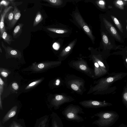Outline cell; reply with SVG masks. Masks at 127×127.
Wrapping results in <instances>:
<instances>
[{
	"mask_svg": "<svg viewBox=\"0 0 127 127\" xmlns=\"http://www.w3.org/2000/svg\"><path fill=\"white\" fill-rule=\"evenodd\" d=\"M101 125L103 127H108L112 126L118 120L119 115L116 112L110 111L101 114Z\"/></svg>",
	"mask_w": 127,
	"mask_h": 127,
	"instance_id": "obj_1",
	"label": "cell"
},
{
	"mask_svg": "<svg viewBox=\"0 0 127 127\" xmlns=\"http://www.w3.org/2000/svg\"><path fill=\"white\" fill-rule=\"evenodd\" d=\"M1 43L2 46L4 49L7 56L15 58H21V53L19 50L8 46H6L2 41L1 42Z\"/></svg>",
	"mask_w": 127,
	"mask_h": 127,
	"instance_id": "obj_2",
	"label": "cell"
},
{
	"mask_svg": "<svg viewBox=\"0 0 127 127\" xmlns=\"http://www.w3.org/2000/svg\"><path fill=\"white\" fill-rule=\"evenodd\" d=\"M11 6L6 7L0 14V36L1 37L3 33L6 31L4 24V20L7 13L12 9Z\"/></svg>",
	"mask_w": 127,
	"mask_h": 127,
	"instance_id": "obj_3",
	"label": "cell"
},
{
	"mask_svg": "<svg viewBox=\"0 0 127 127\" xmlns=\"http://www.w3.org/2000/svg\"><path fill=\"white\" fill-rule=\"evenodd\" d=\"M75 17L76 21L78 22L81 27L91 38L93 39V37L92 32L86 24L85 23L82 18L79 14L76 13L75 15Z\"/></svg>",
	"mask_w": 127,
	"mask_h": 127,
	"instance_id": "obj_4",
	"label": "cell"
},
{
	"mask_svg": "<svg viewBox=\"0 0 127 127\" xmlns=\"http://www.w3.org/2000/svg\"><path fill=\"white\" fill-rule=\"evenodd\" d=\"M103 21L106 28L110 33L117 40L120 41L121 37L112 24L105 19H103Z\"/></svg>",
	"mask_w": 127,
	"mask_h": 127,
	"instance_id": "obj_5",
	"label": "cell"
},
{
	"mask_svg": "<svg viewBox=\"0 0 127 127\" xmlns=\"http://www.w3.org/2000/svg\"><path fill=\"white\" fill-rule=\"evenodd\" d=\"M14 16L12 21L9 24V29L13 28L21 16L20 11L15 6H14L13 10Z\"/></svg>",
	"mask_w": 127,
	"mask_h": 127,
	"instance_id": "obj_6",
	"label": "cell"
},
{
	"mask_svg": "<svg viewBox=\"0 0 127 127\" xmlns=\"http://www.w3.org/2000/svg\"><path fill=\"white\" fill-rule=\"evenodd\" d=\"M24 24L22 23H19L14 29L12 33L13 37L14 38L18 37L22 32V28Z\"/></svg>",
	"mask_w": 127,
	"mask_h": 127,
	"instance_id": "obj_7",
	"label": "cell"
},
{
	"mask_svg": "<svg viewBox=\"0 0 127 127\" xmlns=\"http://www.w3.org/2000/svg\"><path fill=\"white\" fill-rule=\"evenodd\" d=\"M17 106H15L13 107L6 115L3 119V123H4L10 118L14 116L16 114Z\"/></svg>",
	"mask_w": 127,
	"mask_h": 127,
	"instance_id": "obj_8",
	"label": "cell"
},
{
	"mask_svg": "<svg viewBox=\"0 0 127 127\" xmlns=\"http://www.w3.org/2000/svg\"><path fill=\"white\" fill-rule=\"evenodd\" d=\"M1 37L3 39L5 42L9 45H10L11 42L13 41L11 36L7 33L6 31H4Z\"/></svg>",
	"mask_w": 127,
	"mask_h": 127,
	"instance_id": "obj_9",
	"label": "cell"
},
{
	"mask_svg": "<svg viewBox=\"0 0 127 127\" xmlns=\"http://www.w3.org/2000/svg\"><path fill=\"white\" fill-rule=\"evenodd\" d=\"M43 17L40 12L38 11L35 18L33 23V27L36 26L43 20Z\"/></svg>",
	"mask_w": 127,
	"mask_h": 127,
	"instance_id": "obj_10",
	"label": "cell"
},
{
	"mask_svg": "<svg viewBox=\"0 0 127 127\" xmlns=\"http://www.w3.org/2000/svg\"><path fill=\"white\" fill-rule=\"evenodd\" d=\"M127 0H118L115 1L114 3L115 6L118 8L120 9H123L124 8V6L127 3Z\"/></svg>",
	"mask_w": 127,
	"mask_h": 127,
	"instance_id": "obj_11",
	"label": "cell"
},
{
	"mask_svg": "<svg viewBox=\"0 0 127 127\" xmlns=\"http://www.w3.org/2000/svg\"><path fill=\"white\" fill-rule=\"evenodd\" d=\"M111 17L115 23V24L118 28L119 30L122 32H123V30L122 27L119 22L118 19L115 17L114 16L111 15Z\"/></svg>",
	"mask_w": 127,
	"mask_h": 127,
	"instance_id": "obj_12",
	"label": "cell"
},
{
	"mask_svg": "<svg viewBox=\"0 0 127 127\" xmlns=\"http://www.w3.org/2000/svg\"><path fill=\"white\" fill-rule=\"evenodd\" d=\"M44 1L49 3L52 5L56 6L60 5L62 3V1L60 0H45Z\"/></svg>",
	"mask_w": 127,
	"mask_h": 127,
	"instance_id": "obj_13",
	"label": "cell"
},
{
	"mask_svg": "<svg viewBox=\"0 0 127 127\" xmlns=\"http://www.w3.org/2000/svg\"><path fill=\"white\" fill-rule=\"evenodd\" d=\"M122 98L123 102L127 109V87L123 92Z\"/></svg>",
	"mask_w": 127,
	"mask_h": 127,
	"instance_id": "obj_14",
	"label": "cell"
},
{
	"mask_svg": "<svg viewBox=\"0 0 127 127\" xmlns=\"http://www.w3.org/2000/svg\"><path fill=\"white\" fill-rule=\"evenodd\" d=\"M13 16V11L12 10V9L11 10L7 13L6 15L5 18L9 22V23L12 20Z\"/></svg>",
	"mask_w": 127,
	"mask_h": 127,
	"instance_id": "obj_15",
	"label": "cell"
},
{
	"mask_svg": "<svg viewBox=\"0 0 127 127\" xmlns=\"http://www.w3.org/2000/svg\"><path fill=\"white\" fill-rule=\"evenodd\" d=\"M46 29L48 30L49 31L58 33H65L66 32V31L64 30L59 29L50 28H47Z\"/></svg>",
	"mask_w": 127,
	"mask_h": 127,
	"instance_id": "obj_16",
	"label": "cell"
},
{
	"mask_svg": "<svg viewBox=\"0 0 127 127\" xmlns=\"http://www.w3.org/2000/svg\"><path fill=\"white\" fill-rule=\"evenodd\" d=\"M41 80L42 79H39L31 83L26 87L25 89H28L33 87L41 82Z\"/></svg>",
	"mask_w": 127,
	"mask_h": 127,
	"instance_id": "obj_17",
	"label": "cell"
},
{
	"mask_svg": "<svg viewBox=\"0 0 127 127\" xmlns=\"http://www.w3.org/2000/svg\"><path fill=\"white\" fill-rule=\"evenodd\" d=\"M4 82L1 78H0V96L2 95L3 92V85Z\"/></svg>",
	"mask_w": 127,
	"mask_h": 127,
	"instance_id": "obj_18",
	"label": "cell"
},
{
	"mask_svg": "<svg viewBox=\"0 0 127 127\" xmlns=\"http://www.w3.org/2000/svg\"><path fill=\"white\" fill-rule=\"evenodd\" d=\"M48 64H47L46 63H42L38 64L37 65L36 68H38V69H43L44 68L46 67Z\"/></svg>",
	"mask_w": 127,
	"mask_h": 127,
	"instance_id": "obj_19",
	"label": "cell"
},
{
	"mask_svg": "<svg viewBox=\"0 0 127 127\" xmlns=\"http://www.w3.org/2000/svg\"><path fill=\"white\" fill-rule=\"evenodd\" d=\"M102 39L104 43L106 44H107L108 43V40L107 36L103 34L102 35Z\"/></svg>",
	"mask_w": 127,
	"mask_h": 127,
	"instance_id": "obj_20",
	"label": "cell"
},
{
	"mask_svg": "<svg viewBox=\"0 0 127 127\" xmlns=\"http://www.w3.org/2000/svg\"><path fill=\"white\" fill-rule=\"evenodd\" d=\"M0 74L3 77H5L8 75V73L6 70H0Z\"/></svg>",
	"mask_w": 127,
	"mask_h": 127,
	"instance_id": "obj_21",
	"label": "cell"
},
{
	"mask_svg": "<svg viewBox=\"0 0 127 127\" xmlns=\"http://www.w3.org/2000/svg\"><path fill=\"white\" fill-rule=\"evenodd\" d=\"M12 86L13 89L15 90H17L19 88L18 85L15 82H14L12 84Z\"/></svg>",
	"mask_w": 127,
	"mask_h": 127,
	"instance_id": "obj_22",
	"label": "cell"
},
{
	"mask_svg": "<svg viewBox=\"0 0 127 127\" xmlns=\"http://www.w3.org/2000/svg\"><path fill=\"white\" fill-rule=\"evenodd\" d=\"M53 47L54 49L56 50H57L59 49L60 46L58 43L55 42L53 44Z\"/></svg>",
	"mask_w": 127,
	"mask_h": 127,
	"instance_id": "obj_23",
	"label": "cell"
},
{
	"mask_svg": "<svg viewBox=\"0 0 127 127\" xmlns=\"http://www.w3.org/2000/svg\"><path fill=\"white\" fill-rule=\"evenodd\" d=\"M71 88L74 90L77 91L78 89V88L77 86L75 84H73L71 85Z\"/></svg>",
	"mask_w": 127,
	"mask_h": 127,
	"instance_id": "obj_24",
	"label": "cell"
},
{
	"mask_svg": "<svg viewBox=\"0 0 127 127\" xmlns=\"http://www.w3.org/2000/svg\"><path fill=\"white\" fill-rule=\"evenodd\" d=\"M67 117L70 119H71L73 118L74 116V114L72 113H69L67 114Z\"/></svg>",
	"mask_w": 127,
	"mask_h": 127,
	"instance_id": "obj_25",
	"label": "cell"
},
{
	"mask_svg": "<svg viewBox=\"0 0 127 127\" xmlns=\"http://www.w3.org/2000/svg\"><path fill=\"white\" fill-rule=\"evenodd\" d=\"M63 96L61 95H58L55 97V99L57 100H59L62 99L63 98Z\"/></svg>",
	"mask_w": 127,
	"mask_h": 127,
	"instance_id": "obj_26",
	"label": "cell"
},
{
	"mask_svg": "<svg viewBox=\"0 0 127 127\" xmlns=\"http://www.w3.org/2000/svg\"><path fill=\"white\" fill-rule=\"evenodd\" d=\"M79 67L80 68L83 70H85L87 69L86 66L85 65L81 64L80 65Z\"/></svg>",
	"mask_w": 127,
	"mask_h": 127,
	"instance_id": "obj_27",
	"label": "cell"
},
{
	"mask_svg": "<svg viewBox=\"0 0 127 127\" xmlns=\"http://www.w3.org/2000/svg\"><path fill=\"white\" fill-rule=\"evenodd\" d=\"M71 46H67L64 49L65 52H67L69 51L71 49Z\"/></svg>",
	"mask_w": 127,
	"mask_h": 127,
	"instance_id": "obj_28",
	"label": "cell"
},
{
	"mask_svg": "<svg viewBox=\"0 0 127 127\" xmlns=\"http://www.w3.org/2000/svg\"><path fill=\"white\" fill-rule=\"evenodd\" d=\"M98 3L101 6H103L105 4L103 0H99V1Z\"/></svg>",
	"mask_w": 127,
	"mask_h": 127,
	"instance_id": "obj_29",
	"label": "cell"
},
{
	"mask_svg": "<svg viewBox=\"0 0 127 127\" xmlns=\"http://www.w3.org/2000/svg\"><path fill=\"white\" fill-rule=\"evenodd\" d=\"M11 127H20V126L18 125L17 123H14L11 126Z\"/></svg>",
	"mask_w": 127,
	"mask_h": 127,
	"instance_id": "obj_30",
	"label": "cell"
},
{
	"mask_svg": "<svg viewBox=\"0 0 127 127\" xmlns=\"http://www.w3.org/2000/svg\"><path fill=\"white\" fill-rule=\"evenodd\" d=\"M60 83V81L59 79H57L56 82V85L57 86L59 85Z\"/></svg>",
	"mask_w": 127,
	"mask_h": 127,
	"instance_id": "obj_31",
	"label": "cell"
},
{
	"mask_svg": "<svg viewBox=\"0 0 127 127\" xmlns=\"http://www.w3.org/2000/svg\"><path fill=\"white\" fill-rule=\"evenodd\" d=\"M127 127V126L123 123H122L118 127Z\"/></svg>",
	"mask_w": 127,
	"mask_h": 127,
	"instance_id": "obj_32",
	"label": "cell"
},
{
	"mask_svg": "<svg viewBox=\"0 0 127 127\" xmlns=\"http://www.w3.org/2000/svg\"><path fill=\"white\" fill-rule=\"evenodd\" d=\"M124 59L125 64L127 65V55L126 56Z\"/></svg>",
	"mask_w": 127,
	"mask_h": 127,
	"instance_id": "obj_33",
	"label": "cell"
},
{
	"mask_svg": "<svg viewBox=\"0 0 127 127\" xmlns=\"http://www.w3.org/2000/svg\"><path fill=\"white\" fill-rule=\"evenodd\" d=\"M95 65V66L97 68H98L99 67V65L98 63H95L94 64Z\"/></svg>",
	"mask_w": 127,
	"mask_h": 127,
	"instance_id": "obj_34",
	"label": "cell"
},
{
	"mask_svg": "<svg viewBox=\"0 0 127 127\" xmlns=\"http://www.w3.org/2000/svg\"><path fill=\"white\" fill-rule=\"evenodd\" d=\"M0 53H1L2 52L1 50V48L0 47Z\"/></svg>",
	"mask_w": 127,
	"mask_h": 127,
	"instance_id": "obj_35",
	"label": "cell"
},
{
	"mask_svg": "<svg viewBox=\"0 0 127 127\" xmlns=\"http://www.w3.org/2000/svg\"><path fill=\"white\" fill-rule=\"evenodd\" d=\"M126 22H127V20H126Z\"/></svg>",
	"mask_w": 127,
	"mask_h": 127,
	"instance_id": "obj_36",
	"label": "cell"
}]
</instances>
